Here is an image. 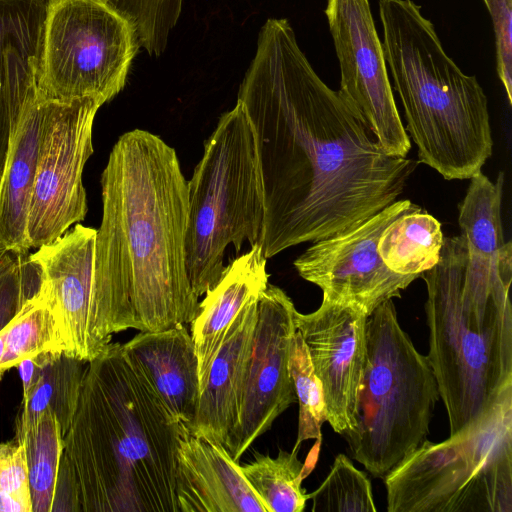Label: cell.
Masks as SVG:
<instances>
[{
  "instance_id": "cell-22",
  "label": "cell",
  "mask_w": 512,
  "mask_h": 512,
  "mask_svg": "<svg viewBox=\"0 0 512 512\" xmlns=\"http://www.w3.org/2000/svg\"><path fill=\"white\" fill-rule=\"evenodd\" d=\"M38 359L34 384L17 415L15 436L33 425L46 410L55 413L64 436L77 408L87 362L64 353L40 354Z\"/></svg>"
},
{
  "instance_id": "cell-32",
  "label": "cell",
  "mask_w": 512,
  "mask_h": 512,
  "mask_svg": "<svg viewBox=\"0 0 512 512\" xmlns=\"http://www.w3.org/2000/svg\"><path fill=\"white\" fill-rule=\"evenodd\" d=\"M495 35L496 69L512 105V0H483Z\"/></svg>"
},
{
  "instance_id": "cell-25",
  "label": "cell",
  "mask_w": 512,
  "mask_h": 512,
  "mask_svg": "<svg viewBox=\"0 0 512 512\" xmlns=\"http://www.w3.org/2000/svg\"><path fill=\"white\" fill-rule=\"evenodd\" d=\"M15 439L23 442L26 449L32 512H52L63 450V434L55 413L42 412Z\"/></svg>"
},
{
  "instance_id": "cell-13",
  "label": "cell",
  "mask_w": 512,
  "mask_h": 512,
  "mask_svg": "<svg viewBox=\"0 0 512 512\" xmlns=\"http://www.w3.org/2000/svg\"><path fill=\"white\" fill-rule=\"evenodd\" d=\"M296 311L286 292L272 284L257 301V322L238 421L224 444L237 462L297 401L289 371Z\"/></svg>"
},
{
  "instance_id": "cell-24",
  "label": "cell",
  "mask_w": 512,
  "mask_h": 512,
  "mask_svg": "<svg viewBox=\"0 0 512 512\" xmlns=\"http://www.w3.org/2000/svg\"><path fill=\"white\" fill-rule=\"evenodd\" d=\"M3 331L5 351L0 363V379L25 358L65 353V344L44 281L41 289L24 302Z\"/></svg>"
},
{
  "instance_id": "cell-1",
  "label": "cell",
  "mask_w": 512,
  "mask_h": 512,
  "mask_svg": "<svg viewBox=\"0 0 512 512\" xmlns=\"http://www.w3.org/2000/svg\"><path fill=\"white\" fill-rule=\"evenodd\" d=\"M237 101L257 138L267 259L380 212L417 166L382 149L354 104L315 72L287 19L261 27Z\"/></svg>"
},
{
  "instance_id": "cell-9",
  "label": "cell",
  "mask_w": 512,
  "mask_h": 512,
  "mask_svg": "<svg viewBox=\"0 0 512 512\" xmlns=\"http://www.w3.org/2000/svg\"><path fill=\"white\" fill-rule=\"evenodd\" d=\"M138 48L131 23L103 0H48L38 93L103 105L124 88Z\"/></svg>"
},
{
  "instance_id": "cell-33",
  "label": "cell",
  "mask_w": 512,
  "mask_h": 512,
  "mask_svg": "<svg viewBox=\"0 0 512 512\" xmlns=\"http://www.w3.org/2000/svg\"><path fill=\"white\" fill-rule=\"evenodd\" d=\"M20 378L22 380L23 397L22 400L26 399L36 378L39 369L38 355L35 357H28L22 360L17 365Z\"/></svg>"
},
{
  "instance_id": "cell-30",
  "label": "cell",
  "mask_w": 512,
  "mask_h": 512,
  "mask_svg": "<svg viewBox=\"0 0 512 512\" xmlns=\"http://www.w3.org/2000/svg\"><path fill=\"white\" fill-rule=\"evenodd\" d=\"M0 512H32L26 449L15 438L0 443Z\"/></svg>"
},
{
  "instance_id": "cell-27",
  "label": "cell",
  "mask_w": 512,
  "mask_h": 512,
  "mask_svg": "<svg viewBox=\"0 0 512 512\" xmlns=\"http://www.w3.org/2000/svg\"><path fill=\"white\" fill-rule=\"evenodd\" d=\"M289 371L299 404L298 433L292 450L299 451L303 441L322 442V426L327 421L323 387L316 376L307 346L296 330L289 358Z\"/></svg>"
},
{
  "instance_id": "cell-5",
  "label": "cell",
  "mask_w": 512,
  "mask_h": 512,
  "mask_svg": "<svg viewBox=\"0 0 512 512\" xmlns=\"http://www.w3.org/2000/svg\"><path fill=\"white\" fill-rule=\"evenodd\" d=\"M463 237H446L439 262L420 277L427 288V355L450 435L482 416L512 386L509 285H483L465 275Z\"/></svg>"
},
{
  "instance_id": "cell-17",
  "label": "cell",
  "mask_w": 512,
  "mask_h": 512,
  "mask_svg": "<svg viewBox=\"0 0 512 512\" xmlns=\"http://www.w3.org/2000/svg\"><path fill=\"white\" fill-rule=\"evenodd\" d=\"M175 495L179 512H268L226 448L181 424Z\"/></svg>"
},
{
  "instance_id": "cell-11",
  "label": "cell",
  "mask_w": 512,
  "mask_h": 512,
  "mask_svg": "<svg viewBox=\"0 0 512 512\" xmlns=\"http://www.w3.org/2000/svg\"><path fill=\"white\" fill-rule=\"evenodd\" d=\"M418 207L410 200H396L359 225L313 242L296 258L294 267L322 290L323 299L355 306L369 316L386 301L399 298L418 278L393 272L378 252L384 229Z\"/></svg>"
},
{
  "instance_id": "cell-18",
  "label": "cell",
  "mask_w": 512,
  "mask_h": 512,
  "mask_svg": "<svg viewBox=\"0 0 512 512\" xmlns=\"http://www.w3.org/2000/svg\"><path fill=\"white\" fill-rule=\"evenodd\" d=\"M257 301L240 312L213 357L188 428L223 446L238 421L257 322Z\"/></svg>"
},
{
  "instance_id": "cell-8",
  "label": "cell",
  "mask_w": 512,
  "mask_h": 512,
  "mask_svg": "<svg viewBox=\"0 0 512 512\" xmlns=\"http://www.w3.org/2000/svg\"><path fill=\"white\" fill-rule=\"evenodd\" d=\"M366 345L357 424L342 436L352 458L384 478L426 440L440 395L429 359L401 327L393 300L368 316Z\"/></svg>"
},
{
  "instance_id": "cell-23",
  "label": "cell",
  "mask_w": 512,
  "mask_h": 512,
  "mask_svg": "<svg viewBox=\"0 0 512 512\" xmlns=\"http://www.w3.org/2000/svg\"><path fill=\"white\" fill-rule=\"evenodd\" d=\"M443 241L440 222L418 207L384 229L378 252L393 272L420 277L439 262Z\"/></svg>"
},
{
  "instance_id": "cell-20",
  "label": "cell",
  "mask_w": 512,
  "mask_h": 512,
  "mask_svg": "<svg viewBox=\"0 0 512 512\" xmlns=\"http://www.w3.org/2000/svg\"><path fill=\"white\" fill-rule=\"evenodd\" d=\"M267 258L261 246L251 249L225 267L217 284L205 293L191 322L200 387L210 363L240 312L259 299L268 286Z\"/></svg>"
},
{
  "instance_id": "cell-16",
  "label": "cell",
  "mask_w": 512,
  "mask_h": 512,
  "mask_svg": "<svg viewBox=\"0 0 512 512\" xmlns=\"http://www.w3.org/2000/svg\"><path fill=\"white\" fill-rule=\"evenodd\" d=\"M48 0H0V179L26 107L37 97Z\"/></svg>"
},
{
  "instance_id": "cell-2",
  "label": "cell",
  "mask_w": 512,
  "mask_h": 512,
  "mask_svg": "<svg viewBox=\"0 0 512 512\" xmlns=\"http://www.w3.org/2000/svg\"><path fill=\"white\" fill-rule=\"evenodd\" d=\"M100 182L94 308L103 339L191 323L200 302L186 269L188 182L174 148L149 131L126 132Z\"/></svg>"
},
{
  "instance_id": "cell-10",
  "label": "cell",
  "mask_w": 512,
  "mask_h": 512,
  "mask_svg": "<svg viewBox=\"0 0 512 512\" xmlns=\"http://www.w3.org/2000/svg\"><path fill=\"white\" fill-rule=\"evenodd\" d=\"M44 98L45 116L27 223L29 248L55 241L85 219L88 207L82 175L93 153V122L102 106L90 97Z\"/></svg>"
},
{
  "instance_id": "cell-31",
  "label": "cell",
  "mask_w": 512,
  "mask_h": 512,
  "mask_svg": "<svg viewBox=\"0 0 512 512\" xmlns=\"http://www.w3.org/2000/svg\"><path fill=\"white\" fill-rule=\"evenodd\" d=\"M15 254L0 246V330L34 294L21 260L14 259Z\"/></svg>"
},
{
  "instance_id": "cell-4",
  "label": "cell",
  "mask_w": 512,
  "mask_h": 512,
  "mask_svg": "<svg viewBox=\"0 0 512 512\" xmlns=\"http://www.w3.org/2000/svg\"><path fill=\"white\" fill-rule=\"evenodd\" d=\"M383 52L419 162L446 180L471 179L492 155L488 100L445 52L412 0H379Z\"/></svg>"
},
{
  "instance_id": "cell-19",
  "label": "cell",
  "mask_w": 512,
  "mask_h": 512,
  "mask_svg": "<svg viewBox=\"0 0 512 512\" xmlns=\"http://www.w3.org/2000/svg\"><path fill=\"white\" fill-rule=\"evenodd\" d=\"M122 345L169 412L189 428L197 410L200 383L194 343L185 324L140 331Z\"/></svg>"
},
{
  "instance_id": "cell-26",
  "label": "cell",
  "mask_w": 512,
  "mask_h": 512,
  "mask_svg": "<svg viewBox=\"0 0 512 512\" xmlns=\"http://www.w3.org/2000/svg\"><path fill=\"white\" fill-rule=\"evenodd\" d=\"M298 451L279 450L277 457L255 452L252 462L241 469L268 512H302L309 494L302 488L307 476Z\"/></svg>"
},
{
  "instance_id": "cell-15",
  "label": "cell",
  "mask_w": 512,
  "mask_h": 512,
  "mask_svg": "<svg viewBox=\"0 0 512 512\" xmlns=\"http://www.w3.org/2000/svg\"><path fill=\"white\" fill-rule=\"evenodd\" d=\"M96 229L76 224L55 241L30 254L44 275L66 355L89 362L109 344L94 308Z\"/></svg>"
},
{
  "instance_id": "cell-14",
  "label": "cell",
  "mask_w": 512,
  "mask_h": 512,
  "mask_svg": "<svg viewBox=\"0 0 512 512\" xmlns=\"http://www.w3.org/2000/svg\"><path fill=\"white\" fill-rule=\"evenodd\" d=\"M367 319L368 315L355 306L325 299L314 312L295 313L296 330L323 387L327 421L340 435L357 424L367 355Z\"/></svg>"
},
{
  "instance_id": "cell-34",
  "label": "cell",
  "mask_w": 512,
  "mask_h": 512,
  "mask_svg": "<svg viewBox=\"0 0 512 512\" xmlns=\"http://www.w3.org/2000/svg\"><path fill=\"white\" fill-rule=\"evenodd\" d=\"M5 351V344H4V331L3 328L0 330V363L3 359Z\"/></svg>"
},
{
  "instance_id": "cell-28",
  "label": "cell",
  "mask_w": 512,
  "mask_h": 512,
  "mask_svg": "<svg viewBox=\"0 0 512 512\" xmlns=\"http://www.w3.org/2000/svg\"><path fill=\"white\" fill-rule=\"evenodd\" d=\"M313 512H375L372 485L344 454H338L322 484L311 494Z\"/></svg>"
},
{
  "instance_id": "cell-3",
  "label": "cell",
  "mask_w": 512,
  "mask_h": 512,
  "mask_svg": "<svg viewBox=\"0 0 512 512\" xmlns=\"http://www.w3.org/2000/svg\"><path fill=\"white\" fill-rule=\"evenodd\" d=\"M181 424L120 343L87 362L53 511L179 512Z\"/></svg>"
},
{
  "instance_id": "cell-12",
  "label": "cell",
  "mask_w": 512,
  "mask_h": 512,
  "mask_svg": "<svg viewBox=\"0 0 512 512\" xmlns=\"http://www.w3.org/2000/svg\"><path fill=\"white\" fill-rule=\"evenodd\" d=\"M340 68V91L358 109L382 149L406 157L402 124L369 0H327L324 10Z\"/></svg>"
},
{
  "instance_id": "cell-6",
  "label": "cell",
  "mask_w": 512,
  "mask_h": 512,
  "mask_svg": "<svg viewBox=\"0 0 512 512\" xmlns=\"http://www.w3.org/2000/svg\"><path fill=\"white\" fill-rule=\"evenodd\" d=\"M188 182L186 269L200 297L225 269L224 252L260 243L265 199L254 126L239 101L221 115Z\"/></svg>"
},
{
  "instance_id": "cell-21",
  "label": "cell",
  "mask_w": 512,
  "mask_h": 512,
  "mask_svg": "<svg viewBox=\"0 0 512 512\" xmlns=\"http://www.w3.org/2000/svg\"><path fill=\"white\" fill-rule=\"evenodd\" d=\"M45 116L41 94L26 107L0 179V246L28 253L27 223Z\"/></svg>"
},
{
  "instance_id": "cell-7",
  "label": "cell",
  "mask_w": 512,
  "mask_h": 512,
  "mask_svg": "<svg viewBox=\"0 0 512 512\" xmlns=\"http://www.w3.org/2000/svg\"><path fill=\"white\" fill-rule=\"evenodd\" d=\"M389 512H512V386L475 422L384 476Z\"/></svg>"
},
{
  "instance_id": "cell-29",
  "label": "cell",
  "mask_w": 512,
  "mask_h": 512,
  "mask_svg": "<svg viewBox=\"0 0 512 512\" xmlns=\"http://www.w3.org/2000/svg\"><path fill=\"white\" fill-rule=\"evenodd\" d=\"M133 26L138 45L159 56L181 13L183 0H103Z\"/></svg>"
}]
</instances>
